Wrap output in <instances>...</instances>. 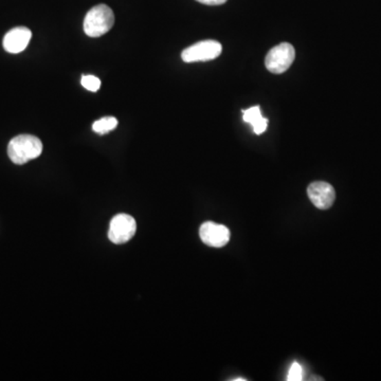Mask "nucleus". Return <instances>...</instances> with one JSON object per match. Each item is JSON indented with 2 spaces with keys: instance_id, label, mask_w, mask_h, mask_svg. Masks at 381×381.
Instances as JSON below:
<instances>
[{
  "instance_id": "1a4fd4ad",
  "label": "nucleus",
  "mask_w": 381,
  "mask_h": 381,
  "mask_svg": "<svg viewBox=\"0 0 381 381\" xmlns=\"http://www.w3.org/2000/svg\"><path fill=\"white\" fill-rule=\"evenodd\" d=\"M243 121L247 122L252 127L253 131L257 135L265 133L268 125V120L263 117L260 106H253L246 111H243Z\"/></svg>"
},
{
  "instance_id": "f257e3e1",
  "label": "nucleus",
  "mask_w": 381,
  "mask_h": 381,
  "mask_svg": "<svg viewBox=\"0 0 381 381\" xmlns=\"http://www.w3.org/2000/svg\"><path fill=\"white\" fill-rule=\"evenodd\" d=\"M43 153V143L32 135H19L10 141L8 155L15 164H25Z\"/></svg>"
},
{
  "instance_id": "20e7f679",
  "label": "nucleus",
  "mask_w": 381,
  "mask_h": 381,
  "mask_svg": "<svg viewBox=\"0 0 381 381\" xmlns=\"http://www.w3.org/2000/svg\"><path fill=\"white\" fill-rule=\"evenodd\" d=\"M223 51L221 43L208 39L196 43L182 53V58L186 63L207 62L219 58Z\"/></svg>"
},
{
  "instance_id": "9b49d317",
  "label": "nucleus",
  "mask_w": 381,
  "mask_h": 381,
  "mask_svg": "<svg viewBox=\"0 0 381 381\" xmlns=\"http://www.w3.org/2000/svg\"><path fill=\"white\" fill-rule=\"evenodd\" d=\"M82 86L85 89L89 90L91 92H97L101 88V80L94 76H83L80 80Z\"/></svg>"
},
{
  "instance_id": "ddd939ff",
  "label": "nucleus",
  "mask_w": 381,
  "mask_h": 381,
  "mask_svg": "<svg viewBox=\"0 0 381 381\" xmlns=\"http://www.w3.org/2000/svg\"><path fill=\"white\" fill-rule=\"evenodd\" d=\"M196 1L207 6H221L227 3V0H196Z\"/></svg>"
},
{
  "instance_id": "6e6552de",
  "label": "nucleus",
  "mask_w": 381,
  "mask_h": 381,
  "mask_svg": "<svg viewBox=\"0 0 381 381\" xmlns=\"http://www.w3.org/2000/svg\"><path fill=\"white\" fill-rule=\"evenodd\" d=\"M32 32L25 27L12 29L3 37V48L12 54L23 52L30 43Z\"/></svg>"
},
{
  "instance_id": "423d86ee",
  "label": "nucleus",
  "mask_w": 381,
  "mask_h": 381,
  "mask_svg": "<svg viewBox=\"0 0 381 381\" xmlns=\"http://www.w3.org/2000/svg\"><path fill=\"white\" fill-rule=\"evenodd\" d=\"M199 237L208 246L221 248L229 243L230 231L224 225L207 221L200 227Z\"/></svg>"
},
{
  "instance_id": "7ed1b4c3",
  "label": "nucleus",
  "mask_w": 381,
  "mask_h": 381,
  "mask_svg": "<svg viewBox=\"0 0 381 381\" xmlns=\"http://www.w3.org/2000/svg\"><path fill=\"white\" fill-rule=\"evenodd\" d=\"M296 58V50L292 45L282 43L269 51L265 58V66L271 74H284L290 69Z\"/></svg>"
},
{
  "instance_id": "39448f33",
  "label": "nucleus",
  "mask_w": 381,
  "mask_h": 381,
  "mask_svg": "<svg viewBox=\"0 0 381 381\" xmlns=\"http://www.w3.org/2000/svg\"><path fill=\"white\" fill-rule=\"evenodd\" d=\"M137 231V224L133 216L129 214H118L111 219L108 239L113 243L121 245L133 239Z\"/></svg>"
},
{
  "instance_id": "4468645a",
  "label": "nucleus",
  "mask_w": 381,
  "mask_h": 381,
  "mask_svg": "<svg viewBox=\"0 0 381 381\" xmlns=\"http://www.w3.org/2000/svg\"><path fill=\"white\" fill-rule=\"evenodd\" d=\"M233 380H235V381H246V379H245V378H237V379H233Z\"/></svg>"
},
{
  "instance_id": "0eeeda50",
  "label": "nucleus",
  "mask_w": 381,
  "mask_h": 381,
  "mask_svg": "<svg viewBox=\"0 0 381 381\" xmlns=\"http://www.w3.org/2000/svg\"><path fill=\"white\" fill-rule=\"evenodd\" d=\"M307 195L310 202L320 210H327L335 202V188L325 182H312L308 186Z\"/></svg>"
},
{
  "instance_id": "f03ea898",
  "label": "nucleus",
  "mask_w": 381,
  "mask_h": 381,
  "mask_svg": "<svg viewBox=\"0 0 381 381\" xmlns=\"http://www.w3.org/2000/svg\"><path fill=\"white\" fill-rule=\"evenodd\" d=\"M115 23L113 10L106 5H98L86 14L84 31L90 37H100L109 32Z\"/></svg>"
},
{
  "instance_id": "f8f14e48",
  "label": "nucleus",
  "mask_w": 381,
  "mask_h": 381,
  "mask_svg": "<svg viewBox=\"0 0 381 381\" xmlns=\"http://www.w3.org/2000/svg\"><path fill=\"white\" fill-rule=\"evenodd\" d=\"M288 381H301L303 380V369L301 364L298 362H294L290 367V372L287 375Z\"/></svg>"
},
{
  "instance_id": "9d476101",
  "label": "nucleus",
  "mask_w": 381,
  "mask_h": 381,
  "mask_svg": "<svg viewBox=\"0 0 381 381\" xmlns=\"http://www.w3.org/2000/svg\"><path fill=\"white\" fill-rule=\"evenodd\" d=\"M118 127V120L115 117H104L94 122L92 129L99 135H106Z\"/></svg>"
}]
</instances>
